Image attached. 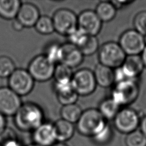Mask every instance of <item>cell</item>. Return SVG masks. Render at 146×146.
<instances>
[{"label": "cell", "instance_id": "6da1fadb", "mask_svg": "<svg viewBox=\"0 0 146 146\" xmlns=\"http://www.w3.org/2000/svg\"><path fill=\"white\" fill-rule=\"evenodd\" d=\"M16 127L23 132H33L44 123V113L38 104L33 102L22 104L14 115Z\"/></svg>", "mask_w": 146, "mask_h": 146}, {"label": "cell", "instance_id": "7a4b0ae2", "mask_svg": "<svg viewBox=\"0 0 146 146\" xmlns=\"http://www.w3.org/2000/svg\"><path fill=\"white\" fill-rule=\"evenodd\" d=\"M76 124V129L80 135L92 138L108 123L98 108H90L83 111Z\"/></svg>", "mask_w": 146, "mask_h": 146}, {"label": "cell", "instance_id": "3957f363", "mask_svg": "<svg viewBox=\"0 0 146 146\" xmlns=\"http://www.w3.org/2000/svg\"><path fill=\"white\" fill-rule=\"evenodd\" d=\"M139 85L137 79L128 80L113 85L111 98L121 107H128L137 98Z\"/></svg>", "mask_w": 146, "mask_h": 146}, {"label": "cell", "instance_id": "277c9868", "mask_svg": "<svg viewBox=\"0 0 146 146\" xmlns=\"http://www.w3.org/2000/svg\"><path fill=\"white\" fill-rule=\"evenodd\" d=\"M98 52L99 63L113 70L120 67L127 56L119 43L112 41L103 44Z\"/></svg>", "mask_w": 146, "mask_h": 146}, {"label": "cell", "instance_id": "5b68a950", "mask_svg": "<svg viewBox=\"0 0 146 146\" xmlns=\"http://www.w3.org/2000/svg\"><path fill=\"white\" fill-rule=\"evenodd\" d=\"M71 82L75 91L81 96L92 94L97 86L93 71L87 68L75 71L73 74Z\"/></svg>", "mask_w": 146, "mask_h": 146}, {"label": "cell", "instance_id": "8992f818", "mask_svg": "<svg viewBox=\"0 0 146 146\" xmlns=\"http://www.w3.org/2000/svg\"><path fill=\"white\" fill-rule=\"evenodd\" d=\"M113 126L121 133L129 134L137 129L140 118L138 112L129 107H121L113 120Z\"/></svg>", "mask_w": 146, "mask_h": 146}, {"label": "cell", "instance_id": "52a82bcc", "mask_svg": "<svg viewBox=\"0 0 146 146\" xmlns=\"http://www.w3.org/2000/svg\"><path fill=\"white\" fill-rule=\"evenodd\" d=\"M55 64L43 54L35 56L30 62L28 71L35 81L44 82L53 78Z\"/></svg>", "mask_w": 146, "mask_h": 146}, {"label": "cell", "instance_id": "ba28073f", "mask_svg": "<svg viewBox=\"0 0 146 146\" xmlns=\"http://www.w3.org/2000/svg\"><path fill=\"white\" fill-rule=\"evenodd\" d=\"M52 19L55 31L60 35L67 36L78 28V16L70 9L56 10Z\"/></svg>", "mask_w": 146, "mask_h": 146}, {"label": "cell", "instance_id": "9c48e42d", "mask_svg": "<svg viewBox=\"0 0 146 146\" xmlns=\"http://www.w3.org/2000/svg\"><path fill=\"white\" fill-rule=\"evenodd\" d=\"M118 43L127 55H140L146 45L144 35L135 29L125 31Z\"/></svg>", "mask_w": 146, "mask_h": 146}, {"label": "cell", "instance_id": "30bf717a", "mask_svg": "<svg viewBox=\"0 0 146 146\" xmlns=\"http://www.w3.org/2000/svg\"><path fill=\"white\" fill-rule=\"evenodd\" d=\"M34 82L28 70L23 68H16L8 80L9 87L19 96L30 93L34 88Z\"/></svg>", "mask_w": 146, "mask_h": 146}, {"label": "cell", "instance_id": "8fae6325", "mask_svg": "<svg viewBox=\"0 0 146 146\" xmlns=\"http://www.w3.org/2000/svg\"><path fill=\"white\" fill-rule=\"evenodd\" d=\"M20 96L7 87H0V112L4 116H13L22 105Z\"/></svg>", "mask_w": 146, "mask_h": 146}, {"label": "cell", "instance_id": "7c38bea8", "mask_svg": "<svg viewBox=\"0 0 146 146\" xmlns=\"http://www.w3.org/2000/svg\"><path fill=\"white\" fill-rule=\"evenodd\" d=\"M102 23L92 10H85L78 16V27L88 35L96 36L101 30Z\"/></svg>", "mask_w": 146, "mask_h": 146}, {"label": "cell", "instance_id": "4fadbf2b", "mask_svg": "<svg viewBox=\"0 0 146 146\" xmlns=\"http://www.w3.org/2000/svg\"><path fill=\"white\" fill-rule=\"evenodd\" d=\"M83 59L84 55L78 47L69 42L61 44L60 63H62L72 69L80 66Z\"/></svg>", "mask_w": 146, "mask_h": 146}, {"label": "cell", "instance_id": "5bb4252c", "mask_svg": "<svg viewBox=\"0 0 146 146\" xmlns=\"http://www.w3.org/2000/svg\"><path fill=\"white\" fill-rule=\"evenodd\" d=\"M33 143L39 146H52L56 142L53 124L44 122L33 131Z\"/></svg>", "mask_w": 146, "mask_h": 146}, {"label": "cell", "instance_id": "9a60e30c", "mask_svg": "<svg viewBox=\"0 0 146 146\" xmlns=\"http://www.w3.org/2000/svg\"><path fill=\"white\" fill-rule=\"evenodd\" d=\"M40 17L38 8L34 4L29 2L22 3L16 19L25 27H34Z\"/></svg>", "mask_w": 146, "mask_h": 146}, {"label": "cell", "instance_id": "2e32d148", "mask_svg": "<svg viewBox=\"0 0 146 146\" xmlns=\"http://www.w3.org/2000/svg\"><path fill=\"white\" fill-rule=\"evenodd\" d=\"M54 89L59 103L63 106L76 103L79 96L74 90L71 82L55 83Z\"/></svg>", "mask_w": 146, "mask_h": 146}, {"label": "cell", "instance_id": "e0dca14e", "mask_svg": "<svg viewBox=\"0 0 146 146\" xmlns=\"http://www.w3.org/2000/svg\"><path fill=\"white\" fill-rule=\"evenodd\" d=\"M120 67L128 79H137L143 72L144 65L140 55H127Z\"/></svg>", "mask_w": 146, "mask_h": 146}, {"label": "cell", "instance_id": "ac0fdd59", "mask_svg": "<svg viewBox=\"0 0 146 146\" xmlns=\"http://www.w3.org/2000/svg\"><path fill=\"white\" fill-rule=\"evenodd\" d=\"M97 86L103 88H108L115 84L114 70L98 64L93 71Z\"/></svg>", "mask_w": 146, "mask_h": 146}, {"label": "cell", "instance_id": "d6986e66", "mask_svg": "<svg viewBox=\"0 0 146 146\" xmlns=\"http://www.w3.org/2000/svg\"><path fill=\"white\" fill-rule=\"evenodd\" d=\"M53 125L56 141L64 143L71 139L75 133L74 124L62 119L56 120Z\"/></svg>", "mask_w": 146, "mask_h": 146}, {"label": "cell", "instance_id": "ffe728a7", "mask_svg": "<svg viewBox=\"0 0 146 146\" xmlns=\"http://www.w3.org/2000/svg\"><path fill=\"white\" fill-rule=\"evenodd\" d=\"M21 5L19 0H0V17L7 20L15 19Z\"/></svg>", "mask_w": 146, "mask_h": 146}, {"label": "cell", "instance_id": "44dd1931", "mask_svg": "<svg viewBox=\"0 0 146 146\" xmlns=\"http://www.w3.org/2000/svg\"><path fill=\"white\" fill-rule=\"evenodd\" d=\"M95 11L102 22H108L115 17L117 9L111 1H101L96 5Z\"/></svg>", "mask_w": 146, "mask_h": 146}, {"label": "cell", "instance_id": "7402d4cb", "mask_svg": "<svg viewBox=\"0 0 146 146\" xmlns=\"http://www.w3.org/2000/svg\"><path fill=\"white\" fill-rule=\"evenodd\" d=\"M121 108L112 99L109 98L100 102L98 110L106 120H113Z\"/></svg>", "mask_w": 146, "mask_h": 146}, {"label": "cell", "instance_id": "603a6c76", "mask_svg": "<svg viewBox=\"0 0 146 146\" xmlns=\"http://www.w3.org/2000/svg\"><path fill=\"white\" fill-rule=\"evenodd\" d=\"M83 111L81 107L76 103L63 106L60 110L61 119L72 124L76 123L79 119Z\"/></svg>", "mask_w": 146, "mask_h": 146}, {"label": "cell", "instance_id": "cb8c5ba5", "mask_svg": "<svg viewBox=\"0 0 146 146\" xmlns=\"http://www.w3.org/2000/svg\"><path fill=\"white\" fill-rule=\"evenodd\" d=\"M72 69L62 64L58 63L55 65L53 78L55 83L70 82L73 76Z\"/></svg>", "mask_w": 146, "mask_h": 146}, {"label": "cell", "instance_id": "d4e9b609", "mask_svg": "<svg viewBox=\"0 0 146 146\" xmlns=\"http://www.w3.org/2000/svg\"><path fill=\"white\" fill-rule=\"evenodd\" d=\"M34 27L38 33L42 35H49L55 31L52 19L47 15L40 16Z\"/></svg>", "mask_w": 146, "mask_h": 146}, {"label": "cell", "instance_id": "484cf974", "mask_svg": "<svg viewBox=\"0 0 146 146\" xmlns=\"http://www.w3.org/2000/svg\"><path fill=\"white\" fill-rule=\"evenodd\" d=\"M84 56H90L98 51L99 43L96 36L88 35L84 43L78 47Z\"/></svg>", "mask_w": 146, "mask_h": 146}, {"label": "cell", "instance_id": "4316f807", "mask_svg": "<svg viewBox=\"0 0 146 146\" xmlns=\"http://www.w3.org/2000/svg\"><path fill=\"white\" fill-rule=\"evenodd\" d=\"M46 58L55 65L60 63L61 58V44L53 42L47 45L43 54Z\"/></svg>", "mask_w": 146, "mask_h": 146}, {"label": "cell", "instance_id": "83f0119b", "mask_svg": "<svg viewBox=\"0 0 146 146\" xmlns=\"http://www.w3.org/2000/svg\"><path fill=\"white\" fill-rule=\"evenodd\" d=\"M15 69V64L10 57L0 56V78H9Z\"/></svg>", "mask_w": 146, "mask_h": 146}, {"label": "cell", "instance_id": "f1b7e54d", "mask_svg": "<svg viewBox=\"0 0 146 146\" xmlns=\"http://www.w3.org/2000/svg\"><path fill=\"white\" fill-rule=\"evenodd\" d=\"M125 143L126 146H146V136L137 129L127 135Z\"/></svg>", "mask_w": 146, "mask_h": 146}, {"label": "cell", "instance_id": "f546056e", "mask_svg": "<svg viewBox=\"0 0 146 146\" xmlns=\"http://www.w3.org/2000/svg\"><path fill=\"white\" fill-rule=\"evenodd\" d=\"M113 135L111 126L107 124L106 127L95 136L92 137L93 141L98 145H106L112 139Z\"/></svg>", "mask_w": 146, "mask_h": 146}, {"label": "cell", "instance_id": "4dcf8cb0", "mask_svg": "<svg viewBox=\"0 0 146 146\" xmlns=\"http://www.w3.org/2000/svg\"><path fill=\"white\" fill-rule=\"evenodd\" d=\"M88 36V35L78 27L66 37L68 39V42L79 47L84 43Z\"/></svg>", "mask_w": 146, "mask_h": 146}, {"label": "cell", "instance_id": "1f68e13d", "mask_svg": "<svg viewBox=\"0 0 146 146\" xmlns=\"http://www.w3.org/2000/svg\"><path fill=\"white\" fill-rule=\"evenodd\" d=\"M134 29L143 35H146V11H141L136 14L133 18Z\"/></svg>", "mask_w": 146, "mask_h": 146}, {"label": "cell", "instance_id": "d6a6232c", "mask_svg": "<svg viewBox=\"0 0 146 146\" xmlns=\"http://www.w3.org/2000/svg\"><path fill=\"white\" fill-rule=\"evenodd\" d=\"M18 140L15 132L10 127H6L0 133V144L4 146L6 144Z\"/></svg>", "mask_w": 146, "mask_h": 146}, {"label": "cell", "instance_id": "836d02e7", "mask_svg": "<svg viewBox=\"0 0 146 146\" xmlns=\"http://www.w3.org/2000/svg\"><path fill=\"white\" fill-rule=\"evenodd\" d=\"M116 9L117 10L119 9L125 7L127 5H128L131 3L133 2V1H111Z\"/></svg>", "mask_w": 146, "mask_h": 146}, {"label": "cell", "instance_id": "e575fe53", "mask_svg": "<svg viewBox=\"0 0 146 146\" xmlns=\"http://www.w3.org/2000/svg\"><path fill=\"white\" fill-rule=\"evenodd\" d=\"M12 27L14 30H15V31H20L22 30L23 29V28L25 27L23 26V25L16 18L12 22Z\"/></svg>", "mask_w": 146, "mask_h": 146}, {"label": "cell", "instance_id": "d590c367", "mask_svg": "<svg viewBox=\"0 0 146 146\" xmlns=\"http://www.w3.org/2000/svg\"><path fill=\"white\" fill-rule=\"evenodd\" d=\"M139 127L140 131L146 136V115L140 119Z\"/></svg>", "mask_w": 146, "mask_h": 146}, {"label": "cell", "instance_id": "8d00e7d4", "mask_svg": "<svg viewBox=\"0 0 146 146\" xmlns=\"http://www.w3.org/2000/svg\"><path fill=\"white\" fill-rule=\"evenodd\" d=\"M6 119L5 116L0 112V133L4 130L6 127Z\"/></svg>", "mask_w": 146, "mask_h": 146}, {"label": "cell", "instance_id": "74e56055", "mask_svg": "<svg viewBox=\"0 0 146 146\" xmlns=\"http://www.w3.org/2000/svg\"><path fill=\"white\" fill-rule=\"evenodd\" d=\"M140 56H141V59L143 60V64L144 65V67H146V45H145L143 52H141Z\"/></svg>", "mask_w": 146, "mask_h": 146}, {"label": "cell", "instance_id": "f35d334b", "mask_svg": "<svg viewBox=\"0 0 146 146\" xmlns=\"http://www.w3.org/2000/svg\"><path fill=\"white\" fill-rule=\"evenodd\" d=\"M4 146H22L20 142L18 141V140H14L13 141H11L10 143H9L5 145Z\"/></svg>", "mask_w": 146, "mask_h": 146}, {"label": "cell", "instance_id": "ab89813d", "mask_svg": "<svg viewBox=\"0 0 146 146\" xmlns=\"http://www.w3.org/2000/svg\"><path fill=\"white\" fill-rule=\"evenodd\" d=\"M52 146H68V145L67 144H66L65 143L56 141Z\"/></svg>", "mask_w": 146, "mask_h": 146}, {"label": "cell", "instance_id": "60d3db41", "mask_svg": "<svg viewBox=\"0 0 146 146\" xmlns=\"http://www.w3.org/2000/svg\"><path fill=\"white\" fill-rule=\"evenodd\" d=\"M27 146H39L36 144H34V143H32V144H29Z\"/></svg>", "mask_w": 146, "mask_h": 146}, {"label": "cell", "instance_id": "b9f144b4", "mask_svg": "<svg viewBox=\"0 0 146 146\" xmlns=\"http://www.w3.org/2000/svg\"><path fill=\"white\" fill-rule=\"evenodd\" d=\"M0 146H2V145H1V144H0Z\"/></svg>", "mask_w": 146, "mask_h": 146}]
</instances>
